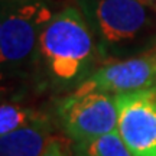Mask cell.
Masks as SVG:
<instances>
[{"label": "cell", "mask_w": 156, "mask_h": 156, "mask_svg": "<svg viewBox=\"0 0 156 156\" xmlns=\"http://www.w3.org/2000/svg\"><path fill=\"white\" fill-rule=\"evenodd\" d=\"M94 35L78 7L68 6L52 17L41 35L38 56L61 84L83 83L94 62Z\"/></svg>", "instance_id": "obj_1"}, {"label": "cell", "mask_w": 156, "mask_h": 156, "mask_svg": "<svg viewBox=\"0 0 156 156\" xmlns=\"http://www.w3.org/2000/svg\"><path fill=\"white\" fill-rule=\"evenodd\" d=\"M103 55L122 54L143 39L156 10L140 0H78Z\"/></svg>", "instance_id": "obj_2"}, {"label": "cell", "mask_w": 156, "mask_h": 156, "mask_svg": "<svg viewBox=\"0 0 156 156\" xmlns=\"http://www.w3.org/2000/svg\"><path fill=\"white\" fill-rule=\"evenodd\" d=\"M56 113L65 133L77 143L117 132L116 95L108 93L74 91L59 101Z\"/></svg>", "instance_id": "obj_3"}, {"label": "cell", "mask_w": 156, "mask_h": 156, "mask_svg": "<svg viewBox=\"0 0 156 156\" xmlns=\"http://www.w3.org/2000/svg\"><path fill=\"white\" fill-rule=\"evenodd\" d=\"M55 16L44 0H32L3 16L0 56L3 67H17L38 55L41 35Z\"/></svg>", "instance_id": "obj_4"}, {"label": "cell", "mask_w": 156, "mask_h": 156, "mask_svg": "<svg viewBox=\"0 0 156 156\" xmlns=\"http://www.w3.org/2000/svg\"><path fill=\"white\" fill-rule=\"evenodd\" d=\"M153 85H156V44L137 55L107 61L90 74L75 91H103L119 95L142 91Z\"/></svg>", "instance_id": "obj_5"}, {"label": "cell", "mask_w": 156, "mask_h": 156, "mask_svg": "<svg viewBox=\"0 0 156 156\" xmlns=\"http://www.w3.org/2000/svg\"><path fill=\"white\" fill-rule=\"evenodd\" d=\"M117 133L134 156H156V85L116 95Z\"/></svg>", "instance_id": "obj_6"}, {"label": "cell", "mask_w": 156, "mask_h": 156, "mask_svg": "<svg viewBox=\"0 0 156 156\" xmlns=\"http://www.w3.org/2000/svg\"><path fill=\"white\" fill-rule=\"evenodd\" d=\"M46 120L0 136V156H42L48 145Z\"/></svg>", "instance_id": "obj_7"}, {"label": "cell", "mask_w": 156, "mask_h": 156, "mask_svg": "<svg viewBox=\"0 0 156 156\" xmlns=\"http://www.w3.org/2000/svg\"><path fill=\"white\" fill-rule=\"evenodd\" d=\"M78 156H134L117 132L77 143Z\"/></svg>", "instance_id": "obj_8"}, {"label": "cell", "mask_w": 156, "mask_h": 156, "mask_svg": "<svg viewBox=\"0 0 156 156\" xmlns=\"http://www.w3.org/2000/svg\"><path fill=\"white\" fill-rule=\"evenodd\" d=\"M42 120H45V117L32 108H26L15 103H3L0 107V136Z\"/></svg>", "instance_id": "obj_9"}, {"label": "cell", "mask_w": 156, "mask_h": 156, "mask_svg": "<svg viewBox=\"0 0 156 156\" xmlns=\"http://www.w3.org/2000/svg\"><path fill=\"white\" fill-rule=\"evenodd\" d=\"M42 156H65V153L62 152L61 146H59L58 142L49 140L48 145H46V147H45L44 153H42Z\"/></svg>", "instance_id": "obj_10"}, {"label": "cell", "mask_w": 156, "mask_h": 156, "mask_svg": "<svg viewBox=\"0 0 156 156\" xmlns=\"http://www.w3.org/2000/svg\"><path fill=\"white\" fill-rule=\"evenodd\" d=\"M140 2H143L145 5L151 6V7H153V9H156V0H140Z\"/></svg>", "instance_id": "obj_11"}]
</instances>
